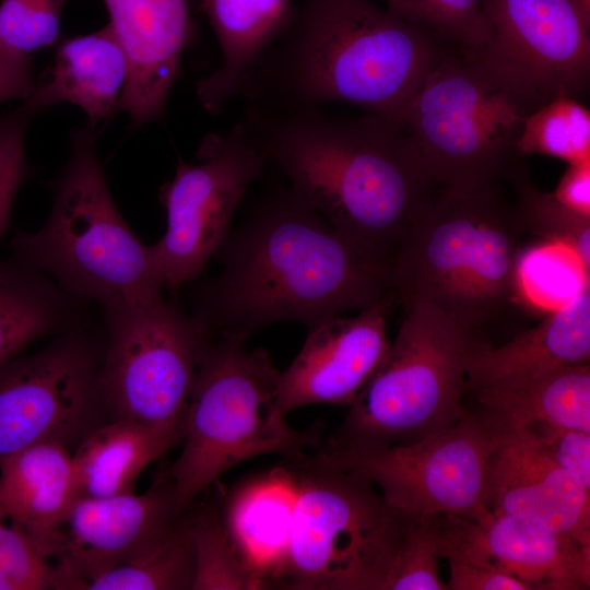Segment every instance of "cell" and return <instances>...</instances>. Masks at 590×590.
I'll return each mask as SVG.
<instances>
[{
  "label": "cell",
  "instance_id": "6da1fadb",
  "mask_svg": "<svg viewBox=\"0 0 590 590\" xmlns=\"http://www.w3.org/2000/svg\"><path fill=\"white\" fill-rule=\"evenodd\" d=\"M222 272L192 314L221 338L279 321L309 328L396 304L391 273L364 256L290 185L264 194L216 251Z\"/></svg>",
  "mask_w": 590,
  "mask_h": 590
},
{
  "label": "cell",
  "instance_id": "7a4b0ae2",
  "mask_svg": "<svg viewBox=\"0 0 590 590\" xmlns=\"http://www.w3.org/2000/svg\"><path fill=\"white\" fill-rule=\"evenodd\" d=\"M268 162L364 256L391 273L438 187L413 140L374 114L246 105Z\"/></svg>",
  "mask_w": 590,
  "mask_h": 590
},
{
  "label": "cell",
  "instance_id": "3957f363",
  "mask_svg": "<svg viewBox=\"0 0 590 590\" xmlns=\"http://www.w3.org/2000/svg\"><path fill=\"white\" fill-rule=\"evenodd\" d=\"M449 47L425 24L374 0H299L239 95L272 110L352 104L399 126Z\"/></svg>",
  "mask_w": 590,
  "mask_h": 590
},
{
  "label": "cell",
  "instance_id": "277c9868",
  "mask_svg": "<svg viewBox=\"0 0 590 590\" xmlns=\"http://www.w3.org/2000/svg\"><path fill=\"white\" fill-rule=\"evenodd\" d=\"M502 185L437 189L392 267L396 304L429 302L480 335L521 300L526 234Z\"/></svg>",
  "mask_w": 590,
  "mask_h": 590
},
{
  "label": "cell",
  "instance_id": "5b68a950",
  "mask_svg": "<svg viewBox=\"0 0 590 590\" xmlns=\"http://www.w3.org/2000/svg\"><path fill=\"white\" fill-rule=\"evenodd\" d=\"M11 248L14 258L75 299L104 306L163 296L153 246L137 237L116 206L88 122L71 134L70 156L55 182L46 223L36 232L17 233Z\"/></svg>",
  "mask_w": 590,
  "mask_h": 590
},
{
  "label": "cell",
  "instance_id": "8992f818",
  "mask_svg": "<svg viewBox=\"0 0 590 590\" xmlns=\"http://www.w3.org/2000/svg\"><path fill=\"white\" fill-rule=\"evenodd\" d=\"M246 344L239 337L210 339L200 356L184 413L181 451L167 475L181 512L246 460L272 453L298 458L320 447L318 429H297L280 411V371L269 354Z\"/></svg>",
  "mask_w": 590,
  "mask_h": 590
},
{
  "label": "cell",
  "instance_id": "52a82bcc",
  "mask_svg": "<svg viewBox=\"0 0 590 590\" xmlns=\"http://www.w3.org/2000/svg\"><path fill=\"white\" fill-rule=\"evenodd\" d=\"M288 460L293 511L273 582L295 590H385L420 516L390 507L366 477L317 452Z\"/></svg>",
  "mask_w": 590,
  "mask_h": 590
},
{
  "label": "cell",
  "instance_id": "ba28073f",
  "mask_svg": "<svg viewBox=\"0 0 590 590\" xmlns=\"http://www.w3.org/2000/svg\"><path fill=\"white\" fill-rule=\"evenodd\" d=\"M403 308L386 357L327 445L408 444L451 427L469 412L462 403L467 367L485 341L429 302Z\"/></svg>",
  "mask_w": 590,
  "mask_h": 590
},
{
  "label": "cell",
  "instance_id": "9c48e42d",
  "mask_svg": "<svg viewBox=\"0 0 590 590\" xmlns=\"http://www.w3.org/2000/svg\"><path fill=\"white\" fill-rule=\"evenodd\" d=\"M530 111L459 49L449 47L409 102L399 126L437 187L474 191L521 165L517 142Z\"/></svg>",
  "mask_w": 590,
  "mask_h": 590
},
{
  "label": "cell",
  "instance_id": "30bf717a",
  "mask_svg": "<svg viewBox=\"0 0 590 590\" xmlns=\"http://www.w3.org/2000/svg\"><path fill=\"white\" fill-rule=\"evenodd\" d=\"M104 307L98 388L106 412L152 426L184 421L208 328L163 296Z\"/></svg>",
  "mask_w": 590,
  "mask_h": 590
},
{
  "label": "cell",
  "instance_id": "8fae6325",
  "mask_svg": "<svg viewBox=\"0 0 590 590\" xmlns=\"http://www.w3.org/2000/svg\"><path fill=\"white\" fill-rule=\"evenodd\" d=\"M506 425L484 409L422 439L376 447L320 446L326 461L370 481L386 503L413 516L477 518L491 458Z\"/></svg>",
  "mask_w": 590,
  "mask_h": 590
},
{
  "label": "cell",
  "instance_id": "7c38bea8",
  "mask_svg": "<svg viewBox=\"0 0 590 590\" xmlns=\"http://www.w3.org/2000/svg\"><path fill=\"white\" fill-rule=\"evenodd\" d=\"M589 27L585 0H483L479 37L459 50L532 113L588 92Z\"/></svg>",
  "mask_w": 590,
  "mask_h": 590
},
{
  "label": "cell",
  "instance_id": "4fadbf2b",
  "mask_svg": "<svg viewBox=\"0 0 590 590\" xmlns=\"http://www.w3.org/2000/svg\"><path fill=\"white\" fill-rule=\"evenodd\" d=\"M198 158V164L179 158L175 176L161 188L167 228L152 246L164 286L173 295L203 273L226 239L247 189L268 163L241 120L224 134L206 135Z\"/></svg>",
  "mask_w": 590,
  "mask_h": 590
},
{
  "label": "cell",
  "instance_id": "5bb4252c",
  "mask_svg": "<svg viewBox=\"0 0 590 590\" xmlns=\"http://www.w3.org/2000/svg\"><path fill=\"white\" fill-rule=\"evenodd\" d=\"M99 354L72 327L0 367V460L36 444L70 446L101 425Z\"/></svg>",
  "mask_w": 590,
  "mask_h": 590
},
{
  "label": "cell",
  "instance_id": "9a60e30c",
  "mask_svg": "<svg viewBox=\"0 0 590 590\" xmlns=\"http://www.w3.org/2000/svg\"><path fill=\"white\" fill-rule=\"evenodd\" d=\"M179 511L168 476L144 494L80 497L60 527L54 556V588L83 589L91 578L138 559L179 529Z\"/></svg>",
  "mask_w": 590,
  "mask_h": 590
},
{
  "label": "cell",
  "instance_id": "2e32d148",
  "mask_svg": "<svg viewBox=\"0 0 590 590\" xmlns=\"http://www.w3.org/2000/svg\"><path fill=\"white\" fill-rule=\"evenodd\" d=\"M439 555L511 575L530 590L590 587V551L532 521L488 510L477 518L439 516Z\"/></svg>",
  "mask_w": 590,
  "mask_h": 590
},
{
  "label": "cell",
  "instance_id": "e0dca14e",
  "mask_svg": "<svg viewBox=\"0 0 590 590\" xmlns=\"http://www.w3.org/2000/svg\"><path fill=\"white\" fill-rule=\"evenodd\" d=\"M390 310L377 306L309 328L300 351L279 375L280 411L287 415L309 404L349 406L388 353Z\"/></svg>",
  "mask_w": 590,
  "mask_h": 590
},
{
  "label": "cell",
  "instance_id": "ac0fdd59",
  "mask_svg": "<svg viewBox=\"0 0 590 590\" xmlns=\"http://www.w3.org/2000/svg\"><path fill=\"white\" fill-rule=\"evenodd\" d=\"M486 507L567 535L590 551V488L524 428L506 426L488 468Z\"/></svg>",
  "mask_w": 590,
  "mask_h": 590
},
{
  "label": "cell",
  "instance_id": "d6986e66",
  "mask_svg": "<svg viewBox=\"0 0 590 590\" xmlns=\"http://www.w3.org/2000/svg\"><path fill=\"white\" fill-rule=\"evenodd\" d=\"M129 62L118 109L134 125L160 118L193 36L188 0H103Z\"/></svg>",
  "mask_w": 590,
  "mask_h": 590
},
{
  "label": "cell",
  "instance_id": "ffe728a7",
  "mask_svg": "<svg viewBox=\"0 0 590 590\" xmlns=\"http://www.w3.org/2000/svg\"><path fill=\"white\" fill-rule=\"evenodd\" d=\"M589 359L590 287L510 341L479 346L468 363L467 388H517Z\"/></svg>",
  "mask_w": 590,
  "mask_h": 590
},
{
  "label": "cell",
  "instance_id": "44dd1931",
  "mask_svg": "<svg viewBox=\"0 0 590 590\" xmlns=\"http://www.w3.org/2000/svg\"><path fill=\"white\" fill-rule=\"evenodd\" d=\"M79 498L72 455L60 442L0 460V509L46 558L55 555L60 527Z\"/></svg>",
  "mask_w": 590,
  "mask_h": 590
},
{
  "label": "cell",
  "instance_id": "7402d4cb",
  "mask_svg": "<svg viewBox=\"0 0 590 590\" xmlns=\"http://www.w3.org/2000/svg\"><path fill=\"white\" fill-rule=\"evenodd\" d=\"M129 74L127 55L113 27L67 37L56 47L54 64L24 101L37 111L59 103L80 107L95 127L118 109Z\"/></svg>",
  "mask_w": 590,
  "mask_h": 590
},
{
  "label": "cell",
  "instance_id": "603a6c76",
  "mask_svg": "<svg viewBox=\"0 0 590 590\" xmlns=\"http://www.w3.org/2000/svg\"><path fill=\"white\" fill-rule=\"evenodd\" d=\"M294 7L293 0H201L221 49L220 66L196 87L206 111L221 113L240 94L256 62L288 25Z\"/></svg>",
  "mask_w": 590,
  "mask_h": 590
},
{
  "label": "cell",
  "instance_id": "cb8c5ba5",
  "mask_svg": "<svg viewBox=\"0 0 590 590\" xmlns=\"http://www.w3.org/2000/svg\"><path fill=\"white\" fill-rule=\"evenodd\" d=\"M184 421L152 426L113 418L86 434L72 455L80 497H108L133 492L140 474L181 441Z\"/></svg>",
  "mask_w": 590,
  "mask_h": 590
},
{
  "label": "cell",
  "instance_id": "d4e9b609",
  "mask_svg": "<svg viewBox=\"0 0 590 590\" xmlns=\"http://www.w3.org/2000/svg\"><path fill=\"white\" fill-rule=\"evenodd\" d=\"M294 502L292 473L276 469L241 487L223 516L243 559L271 585L283 562Z\"/></svg>",
  "mask_w": 590,
  "mask_h": 590
},
{
  "label": "cell",
  "instance_id": "484cf974",
  "mask_svg": "<svg viewBox=\"0 0 590 590\" xmlns=\"http://www.w3.org/2000/svg\"><path fill=\"white\" fill-rule=\"evenodd\" d=\"M73 298L16 258L0 260V367L32 343L75 324Z\"/></svg>",
  "mask_w": 590,
  "mask_h": 590
},
{
  "label": "cell",
  "instance_id": "4316f807",
  "mask_svg": "<svg viewBox=\"0 0 590 590\" xmlns=\"http://www.w3.org/2000/svg\"><path fill=\"white\" fill-rule=\"evenodd\" d=\"M471 392L508 427L545 423L590 433L589 364L564 367L517 388Z\"/></svg>",
  "mask_w": 590,
  "mask_h": 590
},
{
  "label": "cell",
  "instance_id": "83f0119b",
  "mask_svg": "<svg viewBox=\"0 0 590 590\" xmlns=\"http://www.w3.org/2000/svg\"><path fill=\"white\" fill-rule=\"evenodd\" d=\"M193 550L192 590H256L262 580L237 551L223 516L215 506H204L188 516Z\"/></svg>",
  "mask_w": 590,
  "mask_h": 590
},
{
  "label": "cell",
  "instance_id": "f1b7e54d",
  "mask_svg": "<svg viewBox=\"0 0 590 590\" xmlns=\"http://www.w3.org/2000/svg\"><path fill=\"white\" fill-rule=\"evenodd\" d=\"M517 282L522 303L550 312L590 287V272L567 246L542 240L523 248Z\"/></svg>",
  "mask_w": 590,
  "mask_h": 590
},
{
  "label": "cell",
  "instance_id": "f546056e",
  "mask_svg": "<svg viewBox=\"0 0 590 590\" xmlns=\"http://www.w3.org/2000/svg\"><path fill=\"white\" fill-rule=\"evenodd\" d=\"M517 150L521 157L539 154L567 164L590 161V110L579 99L557 96L524 118Z\"/></svg>",
  "mask_w": 590,
  "mask_h": 590
},
{
  "label": "cell",
  "instance_id": "4dcf8cb0",
  "mask_svg": "<svg viewBox=\"0 0 590 590\" xmlns=\"http://www.w3.org/2000/svg\"><path fill=\"white\" fill-rule=\"evenodd\" d=\"M194 562L188 516L176 533L144 556L87 580L88 590H192Z\"/></svg>",
  "mask_w": 590,
  "mask_h": 590
},
{
  "label": "cell",
  "instance_id": "1f68e13d",
  "mask_svg": "<svg viewBox=\"0 0 590 590\" xmlns=\"http://www.w3.org/2000/svg\"><path fill=\"white\" fill-rule=\"evenodd\" d=\"M507 180L514 189L511 202L523 233L567 246L590 272V217L568 210L552 193L539 189L522 164Z\"/></svg>",
  "mask_w": 590,
  "mask_h": 590
},
{
  "label": "cell",
  "instance_id": "d6a6232c",
  "mask_svg": "<svg viewBox=\"0 0 590 590\" xmlns=\"http://www.w3.org/2000/svg\"><path fill=\"white\" fill-rule=\"evenodd\" d=\"M64 3L66 0H1L0 48L31 57L34 51L54 45Z\"/></svg>",
  "mask_w": 590,
  "mask_h": 590
},
{
  "label": "cell",
  "instance_id": "836d02e7",
  "mask_svg": "<svg viewBox=\"0 0 590 590\" xmlns=\"http://www.w3.org/2000/svg\"><path fill=\"white\" fill-rule=\"evenodd\" d=\"M439 516L412 522L385 590H448L439 574Z\"/></svg>",
  "mask_w": 590,
  "mask_h": 590
},
{
  "label": "cell",
  "instance_id": "e575fe53",
  "mask_svg": "<svg viewBox=\"0 0 590 590\" xmlns=\"http://www.w3.org/2000/svg\"><path fill=\"white\" fill-rule=\"evenodd\" d=\"M36 110L27 101L0 117V239L5 232L15 196L28 176L25 138Z\"/></svg>",
  "mask_w": 590,
  "mask_h": 590
},
{
  "label": "cell",
  "instance_id": "d590c367",
  "mask_svg": "<svg viewBox=\"0 0 590 590\" xmlns=\"http://www.w3.org/2000/svg\"><path fill=\"white\" fill-rule=\"evenodd\" d=\"M52 585L48 559L0 509V590H42Z\"/></svg>",
  "mask_w": 590,
  "mask_h": 590
},
{
  "label": "cell",
  "instance_id": "8d00e7d4",
  "mask_svg": "<svg viewBox=\"0 0 590 590\" xmlns=\"http://www.w3.org/2000/svg\"><path fill=\"white\" fill-rule=\"evenodd\" d=\"M421 21L445 44L470 48L477 39L483 0H414Z\"/></svg>",
  "mask_w": 590,
  "mask_h": 590
},
{
  "label": "cell",
  "instance_id": "74e56055",
  "mask_svg": "<svg viewBox=\"0 0 590 590\" xmlns=\"http://www.w3.org/2000/svg\"><path fill=\"white\" fill-rule=\"evenodd\" d=\"M524 429L535 437L556 463L590 488V433L545 423Z\"/></svg>",
  "mask_w": 590,
  "mask_h": 590
},
{
  "label": "cell",
  "instance_id": "f35d334b",
  "mask_svg": "<svg viewBox=\"0 0 590 590\" xmlns=\"http://www.w3.org/2000/svg\"><path fill=\"white\" fill-rule=\"evenodd\" d=\"M448 590H530L518 578L503 571L450 559Z\"/></svg>",
  "mask_w": 590,
  "mask_h": 590
},
{
  "label": "cell",
  "instance_id": "ab89813d",
  "mask_svg": "<svg viewBox=\"0 0 590 590\" xmlns=\"http://www.w3.org/2000/svg\"><path fill=\"white\" fill-rule=\"evenodd\" d=\"M552 194L568 210L590 217V161L568 164Z\"/></svg>",
  "mask_w": 590,
  "mask_h": 590
},
{
  "label": "cell",
  "instance_id": "60d3db41",
  "mask_svg": "<svg viewBox=\"0 0 590 590\" xmlns=\"http://www.w3.org/2000/svg\"><path fill=\"white\" fill-rule=\"evenodd\" d=\"M34 86L32 57L13 55L0 48V103L24 101Z\"/></svg>",
  "mask_w": 590,
  "mask_h": 590
},
{
  "label": "cell",
  "instance_id": "b9f144b4",
  "mask_svg": "<svg viewBox=\"0 0 590 590\" xmlns=\"http://www.w3.org/2000/svg\"><path fill=\"white\" fill-rule=\"evenodd\" d=\"M386 5L413 21L422 23L420 12L414 0H386Z\"/></svg>",
  "mask_w": 590,
  "mask_h": 590
},
{
  "label": "cell",
  "instance_id": "7bdbcfd3",
  "mask_svg": "<svg viewBox=\"0 0 590 590\" xmlns=\"http://www.w3.org/2000/svg\"><path fill=\"white\" fill-rule=\"evenodd\" d=\"M585 1H586V3L590 4V0H585Z\"/></svg>",
  "mask_w": 590,
  "mask_h": 590
}]
</instances>
